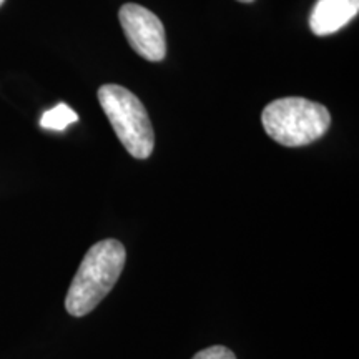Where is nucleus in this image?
<instances>
[{
	"label": "nucleus",
	"mask_w": 359,
	"mask_h": 359,
	"mask_svg": "<svg viewBox=\"0 0 359 359\" xmlns=\"http://www.w3.org/2000/svg\"><path fill=\"white\" fill-rule=\"evenodd\" d=\"M359 12V0H318L314 4L309 27L318 37H326L344 29Z\"/></svg>",
	"instance_id": "5"
},
{
	"label": "nucleus",
	"mask_w": 359,
	"mask_h": 359,
	"mask_svg": "<svg viewBox=\"0 0 359 359\" xmlns=\"http://www.w3.org/2000/svg\"><path fill=\"white\" fill-rule=\"evenodd\" d=\"M238 2H243V4H251V2H255V0H238Z\"/></svg>",
	"instance_id": "8"
},
{
	"label": "nucleus",
	"mask_w": 359,
	"mask_h": 359,
	"mask_svg": "<svg viewBox=\"0 0 359 359\" xmlns=\"http://www.w3.org/2000/svg\"><path fill=\"white\" fill-rule=\"evenodd\" d=\"M98 102L125 150L133 158H148L155 148V133L143 103L130 90L114 83L98 88Z\"/></svg>",
	"instance_id": "3"
},
{
	"label": "nucleus",
	"mask_w": 359,
	"mask_h": 359,
	"mask_svg": "<svg viewBox=\"0 0 359 359\" xmlns=\"http://www.w3.org/2000/svg\"><path fill=\"white\" fill-rule=\"evenodd\" d=\"M79 115L70 109L67 103H58L53 109L47 110L40 118V127L47 130H55V132H64L70 123H75Z\"/></svg>",
	"instance_id": "6"
},
{
	"label": "nucleus",
	"mask_w": 359,
	"mask_h": 359,
	"mask_svg": "<svg viewBox=\"0 0 359 359\" xmlns=\"http://www.w3.org/2000/svg\"><path fill=\"white\" fill-rule=\"evenodd\" d=\"M130 47L138 55L150 62H161L167 55V39H165L163 24L154 12L138 6L125 4L118 12Z\"/></svg>",
	"instance_id": "4"
},
{
	"label": "nucleus",
	"mask_w": 359,
	"mask_h": 359,
	"mask_svg": "<svg viewBox=\"0 0 359 359\" xmlns=\"http://www.w3.org/2000/svg\"><path fill=\"white\" fill-rule=\"evenodd\" d=\"M191 359H236V356L228 348L212 346V348L203 349V351L196 353Z\"/></svg>",
	"instance_id": "7"
},
{
	"label": "nucleus",
	"mask_w": 359,
	"mask_h": 359,
	"mask_svg": "<svg viewBox=\"0 0 359 359\" xmlns=\"http://www.w3.org/2000/svg\"><path fill=\"white\" fill-rule=\"evenodd\" d=\"M4 2H6V0H0V7H2V6H4Z\"/></svg>",
	"instance_id": "9"
},
{
	"label": "nucleus",
	"mask_w": 359,
	"mask_h": 359,
	"mask_svg": "<svg viewBox=\"0 0 359 359\" xmlns=\"http://www.w3.org/2000/svg\"><path fill=\"white\" fill-rule=\"evenodd\" d=\"M268 137L283 147H304L320 140L331 125L325 105L302 97L280 98L268 103L262 115Z\"/></svg>",
	"instance_id": "2"
},
{
	"label": "nucleus",
	"mask_w": 359,
	"mask_h": 359,
	"mask_svg": "<svg viewBox=\"0 0 359 359\" xmlns=\"http://www.w3.org/2000/svg\"><path fill=\"white\" fill-rule=\"evenodd\" d=\"M125 259L127 253L120 241L109 238L93 245L85 253L67 293L65 308L69 314L82 318L93 311L116 285L123 271Z\"/></svg>",
	"instance_id": "1"
}]
</instances>
